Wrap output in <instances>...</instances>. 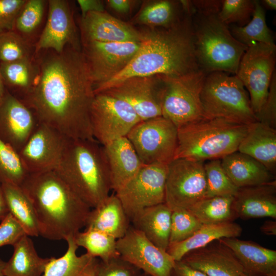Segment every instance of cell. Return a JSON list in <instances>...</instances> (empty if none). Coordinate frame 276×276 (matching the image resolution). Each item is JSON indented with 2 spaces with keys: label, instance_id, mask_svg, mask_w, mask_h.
Segmentation results:
<instances>
[{
  "label": "cell",
  "instance_id": "cell-1",
  "mask_svg": "<svg viewBox=\"0 0 276 276\" xmlns=\"http://www.w3.org/2000/svg\"><path fill=\"white\" fill-rule=\"evenodd\" d=\"M35 58L36 81L20 100L39 123L70 139L95 140L90 114L95 94L82 51L68 45L61 53H35Z\"/></svg>",
  "mask_w": 276,
  "mask_h": 276
},
{
  "label": "cell",
  "instance_id": "cell-2",
  "mask_svg": "<svg viewBox=\"0 0 276 276\" xmlns=\"http://www.w3.org/2000/svg\"><path fill=\"white\" fill-rule=\"evenodd\" d=\"M140 48L119 74L94 89L95 94L132 77H180L200 69L195 54L194 27L189 19L167 28L142 31Z\"/></svg>",
  "mask_w": 276,
  "mask_h": 276
},
{
  "label": "cell",
  "instance_id": "cell-3",
  "mask_svg": "<svg viewBox=\"0 0 276 276\" xmlns=\"http://www.w3.org/2000/svg\"><path fill=\"white\" fill-rule=\"evenodd\" d=\"M20 187L33 207L39 236L65 241L85 227L91 208L55 170L29 173Z\"/></svg>",
  "mask_w": 276,
  "mask_h": 276
},
{
  "label": "cell",
  "instance_id": "cell-4",
  "mask_svg": "<svg viewBox=\"0 0 276 276\" xmlns=\"http://www.w3.org/2000/svg\"><path fill=\"white\" fill-rule=\"evenodd\" d=\"M55 171L91 209L105 200L112 190L103 146L95 140L70 138Z\"/></svg>",
  "mask_w": 276,
  "mask_h": 276
},
{
  "label": "cell",
  "instance_id": "cell-5",
  "mask_svg": "<svg viewBox=\"0 0 276 276\" xmlns=\"http://www.w3.org/2000/svg\"><path fill=\"white\" fill-rule=\"evenodd\" d=\"M249 125L221 118L203 119L177 128L174 159L205 162L222 158L238 151Z\"/></svg>",
  "mask_w": 276,
  "mask_h": 276
},
{
  "label": "cell",
  "instance_id": "cell-6",
  "mask_svg": "<svg viewBox=\"0 0 276 276\" xmlns=\"http://www.w3.org/2000/svg\"><path fill=\"white\" fill-rule=\"evenodd\" d=\"M200 18L194 27L195 54L200 69L206 74L222 72L236 75L248 47L234 37L217 14L201 15Z\"/></svg>",
  "mask_w": 276,
  "mask_h": 276
},
{
  "label": "cell",
  "instance_id": "cell-7",
  "mask_svg": "<svg viewBox=\"0 0 276 276\" xmlns=\"http://www.w3.org/2000/svg\"><path fill=\"white\" fill-rule=\"evenodd\" d=\"M200 98L204 119L221 118L245 125L257 121L248 94L236 75L207 74Z\"/></svg>",
  "mask_w": 276,
  "mask_h": 276
},
{
  "label": "cell",
  "instance_id": "cell-8",
  "mask_svg": "<svg viewBox=\"0 0 276 276\" xmlns=\"http://www.w3.org/2000/svg\"><path fill=\"white\" fill-rule=\"evenodd\" d=\"M206 74L200 70L177 77L159 76L162 116L177 128L204 119L200 94Z\"/></svg>",
  "mask_w": 276,
  "mask_h": 276
},
{
  "label": "cell",
  "instance_id": "cell-9",
  "mask_svg": "<svg viewBox=\"0 0 276 276\" xmlns=\"http://www.w3.org/2000/svg\"><path fill=\"white\" fill-rule=\"evenodd\" d=\"M126 137L143 165H168L174 159L177 128L163 116L140 121Z\"/></svg>",
  "mask_w": 276,
  "mask_h": 276
},
{
  "label": "cell",
  "instance_id": "cell-10",
  "mask_svg": "<svg viewBox=\"0 0 276 276\" xmlns=\"http://www.w3.org/2000/svg\"><path fill=\"white\" fill-rule=\"evenodd\" d=\"M204 162L173 159L168 165L165 203L172 211L190 209L205 198L206 180Z\"/></svg>",
  "mask_w": 276,
  "mask_h": 276
},
{
  "label": "cell",
  "instance_id": "cell-11",
  "mask_svg": "<svg viewBox=\"0 0 276 276\" xmlns=\"http://www.w3.org/2000/svg\"><path fill=\"white\" fill-rule=\"evenodd\" d=\"M276 47L274 43H255L243 54L236 75L249 94L256 116L267 99L275 72Z\"/></svg>",
  "mask_w": 276,
  "mask_h": 276
},
{
  "label": "cell",
  "instance_id": "cell-12",
  "mask_svg": "<svg viewBox=\"0 0 276 276\" xmlns=\"http://www.w3.org/2000/svg\"><path fill=\"white\" fill-rule=\"evenodd\" d=\"M168 165H143L135 176L114 192L130 222L144 209L165 203Z\"/></svg>",
  "mask_w": 276,
  "mask_h": 276
},
{
  "label": "cell",
  "instance_id": "cell-13",
  "mask_svg": "<svg viewBox=\"0 0 276 276\" xmlns=\"http://www.w3.org/2000/svg\"><path fill=\"white\" fill-rule=\"evenodd\" d=\"M93 137L103 146L126 136L141 120L125 101L105 93L95 94L90 114Z\"/></svg>",
  "mask_w": 276,
  "mask_h": 276
},
{
  "label": "cell",
  "instance_id": "cell-14",
  "mask_svg": "<svg viewBox=\"0 0 276 276\" xmlns=\"http://www.w3.org/2000/svg\"><path fill=\"white\" fill-rule=\"evenodd\" d=\"M84 56L94 90L122 72L138 51L141 42L83 41Z\"/></svg>",
  "mask_w": 276,
  "mask_h": 276
},
{
  "label": "cell",
  "instance_id": "cell-15",
  "mask_svg": "<svg viewBox=\"0 0 276 276\" xmlns=\"http://www.w3.org/2000/svg\"><path fill=\"white\" fill-rule=\"evenodd\" d=\"M120 257L151 276H170L175 261L131 224L117 240Z\"/></svg>",
  "mask_w": 276,
  "mask_h": 276
},
{
  "label": "cell",
  "instance_id": "cell-16",
  "mask_svg": "<svg viewBox=\"0 0 276 276\" xmlns=\"http://www.w3.org/2000/svg\"><path fill=\"white\" fill-rule=\"evenodd\" d=\"M69 139L54 128L40 123L18 152L28 174L55 170Z\"/></svg>",
  "mask_w": 276,
  "mask_h": 276
},
{
  "label": "cell",
  "instance_id": "cell-17",
  "mask_svg": "<svg viewBox=\"0 0 276 276\" xmlns=\"http://www.w3.org/2000/svg\"><path fill=\"white\" fill-rule=\"evenodd\" d=\"M160 90L159 76H137L126 79L101 93L125 101L144 121L162 116Z\"/></svg>",
  "mask_w": 276,
  "mask_h": 276
},
{
  "label": "cell",
  "instance_id": "cell-18",
  "mask_svg": "<svg viewBox=\"0 0 276 276\" xmlns=\"http://www.w3.org/2000/svg\"><path fill=\"white\" fill-rule=\"evenodd\" d=\"M39 123L31 109L6 90L0 100V139L18 153Z\"/></svg>",
  "mask_w": 276,
  "mask_h": 276
},
{
  "label": "cell",
  "instance_id": "cell-19",
  "mask_svg": "<svg viewBox=\"0 0 276 276\" xmlns=\"http://www.w3.org/2000/svg\"><path fill=\"white\" fill-rule=\"evenodd\" d=\"M48 4L47 21L34 45L35 53L43 50L61 53L68 45L78 47L68 1L49 0Z\"/></svg>",
  "mask_w": 276,
  "mask_h": 276
},
{
  "label": "cell",
  "instance_id": "cell-20",
  "mask_svg": "<svg viewBox=\"0 0 276 276\" xmlns=\"http://www.w3.org/2000/svg\"><path fill=\"white\" fill-rule=\"evenodd\" d=\"M83 41L141 42L142 32L104 12H90L82 17Z\"/></svg>",
  "mask_w": 276,
  "mask_h": 276
},
{
  "label": "cell",
  "instance_id": "cell-21",
  "mask_svg": "<svg viewBox=\"0 0 276 276\" xmlns=\"http://www.w3.org/2000/svg\"><path fill=\"white\" fill-rule=\"evenodd\" d=\"M218 242L189 252L180 261L207 276H246L233 252Z\"/></svg>",
  "mask_w": 276,
  "mask_h": 276
},
{
  "label": "cell",
  "instance_id": "cell-22",
  "mask_svg": "<svg viewBox=\"0 0 276 276\" xmlns=\"http://www.w3.org/2000/svg\"><path fill=\"white\" fill-rule=\"evenodd\" d=\"M234 254L249 276H276V251L237 238L218 240Z\"/></svg>",
  "mask_w": 276,
  "mask_h": 276
},
{
  "label": "cell",
  "instance_id": "cell-23",
  "mask_svg": "<svg viewBox=\"0 0 276 276\" xmlns=\"http://www.w3.org/2000/svg\"><path fill=\"white\" fill-rule=\"evenodd\" d=\"M233 209L243 219L276 218V180L269 183L239 188Z\"/></svg>",
  "mask_w": 276,
  "mask_h": 276
},
{
  "label": "cell",
  "instance_id": "cell-24",
  "mask_svg": "<svg viewBox=\"0 0 276 276\" xmlns=\"http://www.w3.org/2000/svg\"><path fill=\"white\" fill-rule=\"evenodd\" d=\"M102 146L108 165L111 189L115 192L135 176L143 164L126 136Z\"/></svg>",
  "mask_w": 276,
  "mask_h": 276
},
{
  "label": "cell",
  "instance_id": "cell-25",
  "mask_svg": "<svg viewBox=\"0 0 276 276\" xmlns=\"http://www.w3.org/2000/svg\"><path fill=\"white\" fill-rule=\"evenodd\" d=\"M237 151L254 158L275 175L276 129L258 121L249 124Z\"/></svg>",
  "mask_w": 276,
  "mask_h": 276
},
{
  "label": "cell",
  "instance_id": "cell-26",
  "mask_svg": "<svg viewBox=\"0 0 276 276\" xmlns=\"http://www.w3.org/2000/svg\"><path fill=\"white\" fill-rule=\"evenodd\" d=\"M220 159L224 171L238 188L267 184L276 180L275 175L245 154L236 151Z\"/></svg>",
  "mask_w": 276,
  "mask_h": 276
},
{
  "label": "cell",
  "instance_id": "cell-27",
  "mask_svg": "<svg viewBox=\"0 0 276 276\" xmlns=\"http://www.w3.org/2000/svg\"><path fill=\"white\" fill-rule=\"evenodd\" d=\"M130 225V219L114 194L91 209L85 229H97L118 240L125 235Z\"/></svg>",
  "mask_w": 276,
  "mask_h": 276
},
{
  "label": "cell",
  "instance_id": "cell-28",
  "mask_svg": "<svg viewBox=\"0 0 276 276\" xmlns=\"http://www.w3.org/2000/svg\"><path fill=\"white\" fill-rule=\"evenodd\" d=\"M65 241V252L58 258L51 257L42 276H99L101 260L86 252L78 256L74 236Z\"/></svg>",
  "mask_w": 276,
  "mask_h": 276
},
{
  "label": "cell",
  "instance_id": "cell-29",
  "mask_svg": "<svg viewBox=\"0 0 276 276\" xmlns=\"http://www.w3.org/2000/svg\"><path fill=\"white\" fill-rule=\"evenodd\" d=\"M172 210L166 203L144 209L131 220V224L155 245L167 251L169 244Z\"/></svg>",
  "mask_w": 276,
  "mask_h": 276
},
{
  "label": "cell",
  "instance_id": "cell-30",
  "mask_svg": "<svg viewBox=\"0 0 276 276\" xmlns=\"http://www.w3.org/2000/svg\"><path fill=\"white\" fill-rule=\"evenodd\" d=\"M242 232L240 225L233 221L202 224L189 238L178 243L169 244L167 252L175 261H179L193 250L205 247L222 238H237L241 235Z\"/></svg>",
  "mask_w": 276,
  "mask_h": 276
},
{
  "label": "cell",
  "instance_id": "cell-31",
  "mask_svg": "<svg viewBox=\"0 0 276 276\" xmlns=\"http://www.w3.org/2000/svg\"><path fill=\"white\" fill-rule=\"evenodd\" d=\"M13 252L6 262L4 276H42L51 258L40 257L30 236L25 235L13 246Z\"/></svg>",
  "mask_w": 276,
  "mask_h": 276
},
{
  "label": "cell",
  "instance_id": "cell-32",
  "mask_svg": "<svg viewBox=\"0 0 276 276\" xmlns=\"http://www.w3.org/2000/svg\"><path fill=\"white\" fill-rule=\"evenodd\" d=\"M0 70L6 88H9L7 90L20 100L31 90L38 74L35 55L11 62H0Z\"/></svg>",
  "mask_w": 276,
  "mask_h": 276
},
{
  "label": "cell",
  "instance_id": "cell-33",
  "mask_svg": "<svg viewBox=\"0 0 276 276\" xmlns=\"http://www.w3.org/2000/svg\"><path fill=\"white\" fill-rule=\"evenodd\" d=\"M1 183V182H0ZM9 213L30 237H38L37 220L32 204L20 186L1 183Z\"/></svg>",
  "mask_w": 276,
  "mask_h": 276
},
{
  "label": "cell",
  "instance_id": "cell-34",
  "mask_svg": "<svg viewBox=\"0 0 276 276\" xmlns=\"http://www.w3.org/2000/svg\"><path fill=\"white\" fill-rule=\"evenodd\" d=\"M234 196L204 198L188 210L202 224H215L233 221L237 217L233 209Z\"/></svg>",
  "mask_w": 276,
  "mask_h": 276
},
{
  "label": "cell",
  "instance_id": "cell-35",
  "mask_svg": "<svg viewBox=\"0 0 276 276\" xmlns=\"http://www.w3.org/2000/svg\"><path fill=\"white\" fill-rule=\"evenodd\" d=\"M230 31L235 38L248 47L255 43H274L266 24L265 10L259 1H255V9L249 22L243 27L234 25Z\"/></svg>",
  "mask_w": 276,
  "mask_h": 276
},
{
  "label": "cell",
  "instance_id": "cell-36",
  "mask_svg": "<svg viewBox=\"0 0 276 276\" xmlns=\"http://www.w3.org/2000/svg\"><path fill=\"white\" fill-rule=\"evenodd\" d=\"M78 247H82L89 255L107 262L120 257L117 249V239L100 231L86 228L74 236Z\"/></svg>",
  "mask_w": 276,
  "mask_h": 276
},
{
  "label": "cell",
  "instance_id": "cell-37",
  "mask_svg": "<svg viewBox=\"0 0 276 276\" xmlns=\"http://www.w3.org/2000/svg\"><path fill=\"white\" fill-rule=\"evenodd\" d=\"M177 12V6L173 1H151L143 7L135 20L150 28H167L180 21Z\"/></svg>",
  "mask_w": 276,
  "mask_h": 276
},
{
  "label": "cell",
  "instance_id": "cell-38",
  "mask_svg": "<svg viewBox=\"0 0 276 276\" xmlns=\"http://www.w3.org/2000/svg\"><path fill=\"white\" fill-rule=\"evenodd\" d=\"M206 180L205 198L215 196H235L239 188L224 171L220 159L204 162Z\"/></svg>",
  "mask_w": 276,
  "mask_h": 276
},
{
  "label": "cell",
  "instance_id": "cell-39",
  "mask_svg": "<svg viewBox=\"0 0 276 276\" xmlns=\"http://www.w3.org/2000/svg\"><path fill=\"white\" fill-rule=\"evenodd\" d=\"M47 4L44 0H26L17 15L14 30L30 43L29 38L41 25Z\"/></svg>",
  "mask_w": 276,
  "mask_h": 276
},
{
  "label": "cell",
  "instance_id": "cell-40",
  "mask_svg": "<svg viewBox=\"0 0 276 276\" xmlns=\"http://www.w3.org/2000/svg\"><path fill=\"white\" fill-rule=\"evenodd\" d=\"M28 174L18 153L0 139V182L20 186Z\"/></svg>",
  "mask_w": 276,
  "mask_h": 276
},
{
  "label": "cell",
  "instance_id": "cell-41",
  "mask_svg": "<svg viewBox=\"0 0 276 276\" xmlns=\"http://www.w3.org/2000/svg\"><path fill=\"white\" fill-rule=\"evenodd\" d=\"M32 43L15 30L0 32V61L8 62L33 57Z\"/></svg>",
  "mask_w": 276,
  "mask_h": 276
},
{
  "label": "cell",
  "instance_id": "cell-42",
  "mask_svg": "<svg viewBox=\"0 0 276 276\" xmlns=\"http://www.w3.org/2000/svg\"><path fill=\"white\" fill-rule=\"evenodd\" d=\"M255 9V1L223 0L219 11L218 19L228 26L230 24L243 27L250 20Z\"/></svg>",
  "mask_w": 276,
  "mask_h": 276
},
{
  "label": "cell",
  "instance_id": "cell-43",
  "mask_svg": "<svg viewBox=\"0 0 276 276\" xmlns=\"http://www.w3.org/2000/svg\"><path fill=\"white\" fill-rule=\"evenodd\" d=\"M202 225L188 210L177 209L172 211L169 244L186 240Z\"/></svg>",
  "mask_w": 276,
  "mask_h": 276
},
{
  "label": "cell",
  "instance_id": "cell-44",
  "mask_svg": "<svg viewBox=\"0 0 276 276\" xmlns=\"http://www.w3.org/2000/svg\"><path fill=\"white\" fill-rule=\"evenodd\" d=\"M257 121L276 129V75L273 74L265 102L256 114Z\"/></svg>",
  "mask_w": 276,
  "mask_h": 276
},
{
  "label": "cell",
  "instance_id": "cell-45",
  "mask_svg": "<svg viewBox=\"0 0 276 276\" xmlns=\"http://www.w3.org/2000/svg\"><path fill=\"white\" fill-rule=\"evenodd\" d=\"M141 272L139 268L119 257L107 262L101 261L99 276H140Z\"/></svg>",
  "mask_w": 276,
  "mask_h": 276
},
{
  "label": "cell",
  "instance_id": "cell-46",
  "mask_svg": "<svg viewBox=\"0 0 276 276\" xmlns=\"http://www.w3.org/2000/svg\"><path fill=\"white\" fill-rule=\"evenodd\" d=\"M25 235L21 226L10 213L1 221L0 247L13 246Z\"/></svg>",
  "mask_w": 276,
  "mask_h": 276
},
{
  "label": "cell",
  "instance_id": "cell-47",
  "mask_svg": "<svg viewBox=\"0 0 276 276\" xmlns=\"http://www.w3.org/2000/svg\"><path fill=\"white\" fill-rule=\"evenodd\" d=\"M26 0H0V32L14 30L17 15Z\"/></svg>",
  "mask_w": 276,
  "mask_h": 276
},
{
  "label": "cell",
  "instance_id": "cell-48",
  "mask_svg": "<svg viewBox=\"0 0 276 276\" xmlns=\"http://www.w3.org/2000/svg\"><path fill=\"white\" fill-rule=\"evenodd\" d=\"M192 3L199 14L208 15L216 14L220 10L221 1H194Z\"/></svg>",
  "mask_w": 276,
  "mask_h": 276
},
{
  "label": "cell",
  "instance_id": "cell-49",
  "mask_svg": "<svg viewBox=\"0 0 276 276\" xmlns=\"http://www.w3.org/2000/svg\"><path fill=\"white\" fill-rule=\"evenodd\" d=\"M170 276H207L201 271L193 268L182 261H175Z\"/></svg>",
  "mask_w": 276,
  "mask_h": 276
},
{
  "label": "cell",
  "instance_id": "cell-50",
  "mask_svg": "<svg viewBox=\"0 0 276 276\" xmlns=\"http://www.w3.org/2000/svg\"><path fill=\"white\" fill-rule=\"evenodd\" d=\"M137 1L132 0H108L107 6L114 12L121 14H126L132 9Z\"/></svg>",
  "mask_w": 276,
  "mask_h": 276
},
{
  "label": "cell",
  "instance_id": "cell-51",
  "mask_svg": "<svg viewBox=\"0 0 276 276\" xmlns=\"http://www.w3.org/2000/svg\"><path fill=\"white\" fill-rule=\"evenodd\" d=\"M82 17L90 12H104L103 3L99 0H78Z\"/></svg>",
  "mask_w": 276,
  "mask_h": 276
},
{
  "label": "cell",
  "instance_id": "cell-52",
  "mask_svg": "<svg viewBox=\"0 0 276 276\" xmlns=\"http://www.w3.org/2000/svg\"><path fill=\"white\" fill-rule=\"evenodd\" d=\"M261 232L264 234L270 236L276 235L275 220H268L264 222L260 227Z\"/></svg>",
  "mask_w": 276,
  "mask_h": 276
},
{
  "label": "cell",
  "instance_id": "cell-53",
  "mask_svg": "<svg viewBox=\"0 0 276 276\" xmlns=\"http://www.w3.org/2000/svg\"><path fill=\"white\" fill-rule=\"evenodd\" d=\"M9 213L0 183V221Z\"/></svg>",
  "mask_w": 276,
  "mask_h": 276
},
{
  "label": "cell",
  "instance_id": "cell-54",
  "mask_svg": "<svg viewBox=\"0 0 276 276\" xmlns=\"http://www.w3.org/2000/svg\"><path fill=\"white\" fill-rule=\"evenodd\" d=\"M261 3L264 6L269 9L275 10L276 9V1L275 0H264Z\"/></svg>",
  "mask_w": 276,
  "mask_h": 276
},
{
  "label": "cell",
  "instance_id": "cell-55",
  "mask_svg": "<svg viewBox=\"0 0 276 276\" xmlns=\"http://www.w3.org/2000/svg\"><path fill=\"white\" fill-rule=\"evenodd\" d=\"M6 90L0 70V100L5 95Z\"/></svg>",
  "mask_w": 276,
  "mask_h": 276
},
{
  "label": "cell",
  "instance_id": "cell-56",
  "mask_svg": "<svg viewBox=\"0 0 276 276\" xmlns=\"http://www.w3.org/2000/svg\"><path fill=\"white\" fill-rule=\"evenodd\" d=\"M6 262L0 258V276H4L3 270L5 266Z\"/></svg>",
  "mask_w": 276,
  "mask_h": 276
},
{
  "label": "cell",
  "instance_id": "cell-57",
  "mask_svg": "<svg viewBox=\"0 0 276 276\" xmlns=\"http://www.w3.org/2000/svg\"><path fill=\"white\" fill-rule=\"evenodd\" d=\"M140 276H151V275L142 272Z\"/></svg>",
  "mask_w": 276,
  "mask_h": 276
},
{
  "label": "cell",
  "instance_id": "cell-58",
  "mask_svg": "<svg viewBox=\"0 0 276 276\" xmlns=\"http://www.w3.org/2000/svg\"><path fill=\"white\" fill-rule=\"evenodd\" d=\"M246 276H249V275H246Z\"/></svg>",
  "mask_w": 276,
  "mask_h": 276
}]
</instances>
